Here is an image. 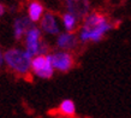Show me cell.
Listing matches in <instances>:
<instances>
[{
  "instance_id": "obj_5",
  "label": "cell",
  "mask_w": 131,
  "mask_h": 118,
  "mask_svg": "<svg viewBox=\"0 0 131 118\" xmlns=\"http://www.w3.org/2000/svg\"><path fill=\"white\" fill-rule=\"evenodd\" d=\"M41 30L36 27H30L25 33V51L28 52L30 57H35L39 54L41 43Z\"/></svg>"
},
{
  "instance_id": "obj_8",
  "label": "cell",
  "mask_w": 131,
  "mask_h": 118,
  "mask_svg": "<svg viewBox=\"0 0 131 118\" xmlns=\"http://www.w3.org/2000/svg\"><path fill=\"white\" fill-rule=\"evenodd\" d=\"M30 27H32V22L29 17H19L15 19L13 23V35L16 40H20L25 35V33Z\"/></svg>"
},
{
  "instance_id": "obj_13",
  "label": "cell",
  "mask_w": 131,
  "mask_h": 118,
  "mask_svg": "<svg viewBox=\"0 0 131 118\" xmlns=\"http://www.w3.org/2000/svg\"><path fill=\"white\" fill-rule=\"evenodd\" d=\"M5 11H6V7H5V5H3L1 3H0V17L4 15Z\"/></svg>"
},
{
  "instance_id": "obj_11",
  "label": "cell",
  "mask_w": 131,
  "mask_h": 118,
  "mask_svg": "<svg viewBox=\"0 0 131 118\" xmlns=\"http://www.w3.org/2000/svg\"><path fill=\"white\" fill-rule=\"evenodd\" d=\"M59 112L63 116H68V117H73L76 113V106L75 102L70 100V99H65L61 101L59 106Z\"/></svg>"
},
{
  "instance_id": "obj_4",
  "label": "cell",
  "mask_w": 131,
  "mask_h": 118,
  "mask_svg": "<svg viewBox=\"0 0 131 118\" xmlns=\"http://www.w3.org/2000/svg\"><path fill=\"white\" fill-rule=\"evenodd\" d=\"M49 59H51L52 66L61 72H68L69 70H71L73 67V64H75L73 57L69 52L65 51L56 52L53 54H49Z\"/></svg>"
},
{
  "instance_id": "obj_3",
  "label": "cell",
  "mask_w": 131,
  "mask_h": 118,
  "mask_svg": "<svg viewBox=\"0 0 131 118\" xmlns=\"http://www.w3.org/2000/svg\"><path fill=\"white\" fill-rule=\"evenodd\" d=\"M31 70L40 78H51L54 72L49 54H37L31 58Z\"/></svg>"
},
{
  "instance_id": "obj_10",
  "label": "cell",
  "mask_w": 131,
  "mask_h": 118,
  "mask_svg": "<svg viewBox=\"0 0 131 118\" xmlns=\"http://www.w3.org/2000/svg\"><path fill=\"white\" fill-rule=\"evenodd\" d=\"M43 11H45L43 5L41 4L40 1L32 0V1H30V4L28 6V17L30 18L32 23L39 22L41 19L42 15H43Z\"/></svg>"
},
{
  "instance_id": "obj_9",
  "label": "cell",
  "mask_w": 131,
  "mask_h": 118,
  "mask_svg": "<svg viewBox=\"0 0 131 118\" xmlns=\"http://www.w3.org/2000/svg\"><path fill=\"white\" fill-rule=\"evenodd\" d=\"M57 46L61 50H65V51L75 50L77 46V37L71 32L59 34L58 40H57Z\"/></svg>"
},
{
  "instance_id": "obj_6",
  "label": "cell",
  "mask_w": 131,
  "mask_h": 118,
  "mask_svg": "<svg viewBox=\"0 0 131 118\" xmlns=\"http://www.w3.org/2000/svg\"><path fill=\"white\" fill-rule=\"evenodd\" d=\"M66 8L77 19H84L89 13L90 3L89 0H66Z\"/></svg>"
},
{
  "instance_id": "obj_1",
  "label": "cell",
  "mask_w": 131,
  "mask_h": 118,
  "mask_svg": "<svg viewBox=\"0 0 131 118\" xmlns=\"http://www.w3.org/2000/svg\"><path fill=\"white\" fill-rule=\"evenodd\" d=\"M112 28V24L108 23L107 18L102 13L94 12L85 17L84 25L81 30L80 40L82 42L94 41L97 42L103 37V35Z\"/></svg>"
},
{
  "instance_id": "obj_2",
  "label": "cell",
  "mask_w": 131,
  "mask_h": 118,
  "mask_svg": "<svg viewBox=\"0 0 131 118\" xmlns=\"http://www.w3.org/2000/svg\"><path fill=\"white\" fill-rule=\"evenodd\" d=\"M4 62L16 75L28 76L31 70V57L27 51L10 48L4 53Z\"/></svg>"
},
{
  "instance_id": "obj_7",
  "label": "cell",
  "mask_w": 131,
  "mask_h": 118,
  "mask_svg": "<svg viewBox=\"0 0 131 118\" xmlns=\"http://www.w3.org/2000/svg\"><path fill=\"white\" fill-rule=\"evenodd\" d=\"M41 29L47 34L51 35H57L59 34V27L57 23L56 16L52 12H46L41 17Z\"/></svg>"
},
{
  "instance_id": "obj_14",
  "label": "cell",
  "mask_w": 131,
  "mask_h": 118,
  "mask_svg": "<svg viewBox=\"0 0 131 118\" xmlns=\"http://www.w3.org/2000/svg\"><path fill=\"white\" fill-rule=\"evenodd\" d=\"M3 63H4V54H3V52H1V50H0V67H1V65H3Z\"/></svg>"
},
{
  "instance_id": "obj_12",
  "label": "cell",
  "mask_w": 131,
  "mask_h": 118,
  "mask_svg": "<svg viewBox=\"0 0 131 118\" xmlns=\"http://www.w3.org/2000/svg\"><path fill=\"white\" fill-rule=\"evenodd\" d=\"M63 23H64V27L68 32H73L76 29V25H77V18H76L72 13L70 12H66L63 15Z\"/></svg>"
}]
</instances>
